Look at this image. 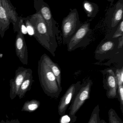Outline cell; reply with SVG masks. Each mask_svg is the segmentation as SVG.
Returning a JSON list of instances; mask_svg holds the SVG:
<instances>
[{
	"mask_svg": "<svg viewBox=\"0 0 123 123\" xmlns=\"http://www.w3.org/2000/svg\"><path fill=\"white\" fill-rule=\"evenodd\" d=\"M28 18L34 28V37L40 44L55 56L57 43L50 36L41 15L36 13L28 16Z\"/></svg>",
	"mask_w": 123,
	"mask_h": 123,
	"instance_id": "obj_1",
	"label": "cell"
},
{
	"mask_svg": "<svg viewBox=\"0 0 123 123\" xmlns=\"http://www.w3.org/2000/svg\"><path fill=\"white\" fill-rule=\"evenodd\" d=\"M38 73L40 85L44 93L51 98H59L61 91L56 78L42 56L38 62Z\"/></svg>",
	"mask_w": 123,
	"mask_h": 123,
	"instance_id": "obj_2",
	"label": "cell"
},
{
	"mask_svg": "<svg viewBox=\"0 0 123 123\" xmlns=\"http://www.w3.org/2000/svg\"><path fill=\"white\" fill-rule=\"evenodd\" d=\"M19 17L10 0H0V36L2 38L11 23L12 24L14 32L18 31Z\"/></svg>",
	"mask_w": 123,
	"mask_h": 123,
	"instance_id": "obj_3",
	"label": "cell"
},
{
	"mask_svg": "<svg viewBox=\"0 0 123 123\" xmlns=\"http://www.w3.org/2000/svg\"><path fill=\"white\" fill-rule=\"evenodd\" d=\"M92 84L93 82L91 80L84 82L72 101L69 109L70 110L69 116L71 123H74L76 122L77 117L75 115L77 112L86 101L90 98Z\"/></svg>",
	"mask_w": 123,
	"mask_h": 123,
	"instance_id": "obj_4",
	"label": "cell"
},
{
	"mask_svg": "<svg viewBox=\"0 0 123 123\" xmlns=\"http://www.w3.org/2000/svg\"><path fill=\"white\" fill-rule=\"evenodd\" d=\"M70 11L68 15L63 19L62 23V41L65 44H68L82 25L77 9H70Z\"/></svg>",
	"mask_w": 123,
	"mask_h": 123,
	"instance_id": "obj_5",
	"label": "cell"
},
{
	"mask_svg": "<svg viewBox=\"0 0 123 123\" xmlns=\"http://www.w3.org/2000/svg\"><path fill=\"white\" fill-rule=\"evenodd\" d=\"M34 6L36 13L41 15L51 37L56 41V36L58 35L59 31L56 26V22L52 17L49 6L43 0H34Z\"/></svg>",
	"mask_w": 123,
	"mask_h": 123,
	"instance_id": "obj_6",
	"label": "cell"
},
{
	"mask_svg": "<svg viewBox=\"0 0 123 123\" xmlns=\"http://www.w3.org/2000/svg\"><path fill=\"white\" fill-rule=\"evenodd\" d=\"M91 32L89 22H86L82 24L68 43V51H72L82 46L84 44L86 45L89 42L88 36Z\"/></svg>",
	"mask_w": 123,
	"mask_h": 123,
	"instance_id": "obj_7",
	"label": "cell"
},
{
	"mask_svg": "<svg viewBox=\"0 0 123 123\" xmlns=\"http://www.w3.org/2000/svg\"><path fill=\"white\" fill-rule=\"evenodd\" d=\"M82 85L79 81L72 84L67 90L64 95L61 98L58 105L59 115L62 116L65 114L66 111L70 104Z\"/></svg>",
	"mask_w": 123,
	"mask_h": 123,
	"instance_id": "obj_8",
	"label": "cell"
},
{
	"mask_svg": "<svg viewBox=\"0 0 123 123\" xmlns=\"http://www.w3.org/2000/svg\"><path fill=\"white\" fill-rule=\"evenodd\" d=\"M103 87L108 98H118V82L116 74L112 70L106 71L103 80Z\"/></svg>",
	"mask_w": 123,
	"mask_h": 123,
	"instance_id": "obj_9",
	"label": "cell"
},
{
	"mask_svg": "<svg viewBox=\"0 0 123 123\" xmlns=\"http://www.w3.org/2000/svg\"><path fill=\"white\" fill-rule=\"evenodd\" d=\"M29 69V68L20 67L16 70L14 78L10 81V97L11 100H13L17 96L19 88L25 80Z\"/></svg>",
	"mask_w": 123,
	"mask_h": 123,
	"instance_id": "obj_10",
	"label": "cell"
},
{
	"mask_svg": "<svg viewBox=\"0 0 123 123\" xmlns=\"http://www.w3.org/2000/svg\"><path fill=\"white\" fill-rule=\"evenodd\" d=\"M17 32L18 34L16 38L15 44L16 56L22 64L27 65L28 55L24 35L21 33L19 28Z\"/></svg>",
	"mask_w": 123,
	"mask_h": 123,
	"instance_id": "obj_11",
	"label": "cell"
},
{
	"mask_svg": "<svg viewBox=\"0 0 123 123\" xmlns=\"http://www.w3.org/2000/svg\"><path fill=\"white\" fill-rule=\"evenodd\" d=\"M34 80L33 79V71L31 69H29L25 80L19 88L17 96L20 99L24 98L26 93L30 90L31 86Z\"/></svg>",
	"mask_w": 123,
	"mask_h": 123,
	"instance_id": "obj_12",
	"label": "cell"
},
{
	"mask_svg": "<svg viewBox=\"0 0 123 123\" xmlns=\"http://www.w3.org/2000/svg\"><path fill=\"white\" fill-rule=\"evenodd\" d=\"M42 56L56 77L58 86L62 92V88L61 86V72L60 68L46 54H43Z\"/></svg>",
	"mask_w": 123,
	"mask_h": 123,
	"instance_id": "obj_13",
	"label": "cell"
},
{
	"mask_svg": "<svg viewBox=\"0 0 123 123\" xmlns=\"http://www.w3.org/2000/svg\"><path fill=\"white\" fill-rule=\"evenodd\" d=\"M40 105L41 103L40 101L36 99L27 101L24 103L21 111L29 113L34 112L39 108Z\"/></svg>",
	"mask_w": 123,
	"mask_h": 123,
	"instance_id": "obj_14",
	"label": "cell"
},
{
	"mask_svg": "<svg viewBox=\"0 0 123 123\" xmlns=\"http://www.w3.org/2000/svg\"><path fill=\"white\" fill-rule=\"evenodd\" d=\"M123 6L122 3H118L114 11L111 21V27H114L122 20Z\"/></svg>",
	"mask_w": 123,
	"mask_h": 123,
	"instance_id": "obj_15",
	"label": "cell"
},
{
	"mask_svg": "<svg viewBox=\"0 0 123 123\" xmlns=\"http://www.w3.org/2000/svg\"><path fill=\"white\" fill-rule=\"evenodd\" d=\"M83 7L88 18H93L98 12V6L95 3L85 1L83 3Z\"/></svg>",
	"mask_w": 123,
	"mask_h": 123,
	"instance_id": "obj_16",
	"label": "cell"
},
{
	"mask_svg": "<svg viewBox=\"0 0 123 123\" xmlns=\"http://www.w3.org/2000/svg\"><path fill=\"white\" fill-rule=\"evenodd\" d=\"M115 46V43L111 41H108L104 42L101 44L98 51L97 53L104 54L113 49Z\"/></svg>",
	"mask_w": 123,
	"mask_h": 123,
	"instance_id": "obj_17",
	"label": "cell"
},
{
	"mask_svg": "<svg viewBox=\"0 0 123 123\" xmlns=\"http://www.w3.org/2000/svg\"><path fill=\"white\" fill-rule=\"evenodd\" d=\"M100 111L99 105H97L93 109L88 123H99L101 119Z\"/></svg>",
	"mask_w": 123,
	"mask_h": 123,
	"instance_id": "obj_18",
	"label": "cell"
},
{
	"mask_svg": "<svg viewBox=\"0 0 123 123\" xmlns=\"http://www.w3.org/2000/svg\"><path fill=\"white\" fill-rule=\"evenodd\" d=\"M108 117L109 123H123L116 111L113 109L111 108L109 110Z\"/></svg>",
	"mask_w": 123,
	"mask_h": 123,
	"instance_id": "obj_19",
	"label": "cell"
},
{
	"mask_svg": "<svg viewBox=\"0 0 123 123\" xmlns=\"http://www.w3.org/2000/svg\"><path fill=\"white\" fill-rule=\"evenodd\" d=\"M24 22L27 30V33L29 35L32 36H34V30L32 24L29 20L28 17L23 18Z\"/></svg>",
	"mask_w": 123,
	"mask_h": 123,
	"instance_id": "obj_20",
	"label": "cell"
},
{
	"mask_svg": "<svg viewBox=\"0 0 123 123\" xmlns=\"http://www.w3.org/2000/svg\"><path fill=\"white\" fill-rule=\"evenodd\" d=\"M118 99L120 103V108L123 114V85L118 86Z\"/></svg>",
	"mask_w": 123,
	"mask_h": 123,
	"instance_id": "obj_21",
	"label": "cell"
},
{
	"mask_svg": "<svg viewBox=\"0 0 123 123\" xmlns=\"http://www.w3.org/2000/svg\"><path fill=\"white\" fill-rule=\"evenodd\" d=\"M123 20H122L120 23L119 24L118 29L116 31L115 33H114V34L113 36V38H118L119 37H123Z\"/></svg>",
	"mask_w": 123,
	"mask_h": 123,
	"instance_id": "obj_22",
	"label": "cell"
},
{
	"mask_svg": "<svg viewBox=\"0 0 123 123\" xmlns=\"http://www.w3.org/2000/svg\"><path fill=\"white\" fill-rule=\"evenodd\" d=\"M18 26L21 33L24 35H26L28 33L26 28L24 22L23 18L21 16L19 17Z\"/></svg>",
	"mask_w": 123,
	"mask_h": 123,
	"instance_id": "obj_23",
	"label": "cell"
},
{
	"mask_svg": "<svg viewBox=\"0 0 123 123\" xmlns=\"http://www.w3.org/2000/svg\"><path fill=\"white\" fill-rule=\"evenodd\" d=\"M6 123H20V122L18 119H15L11 121L7 120Z\"/></svg>",
	"mask_w": 123,
	"mask_h": 123,
	"instance_id": "obj_24",
	"label": "cell"
},
{
	"mask_svg": "<svg viewBox=\"0 0 123 123\" xmlns=\"http://www.w3.org/2000/svg\"><path fill=\"white\" fill-rule=\"evenodd\" d=\"M99 123H107V122H106L103 119H100Z\"/></svg>",
	"mask_w": 123,
	"mask_h": 123,
	"instance_id": "obj_25",
	"label": "cell"
},
{
	"mask_svg": "<svg viewBox=\"0 0 123 123\" xmlns=\"http://www.w3.org/2000/svg\"><path fill=\"white\" fill-rule=\"evenodd\" d=\"M0 123H6V122L5 121L3 120H2L0 122Z\"/></svg>",
	"mask_w": 123,
	"mask_h": 123,
	"instance_id": "obj_26",
	"label": "cell"
}]
</instances>
